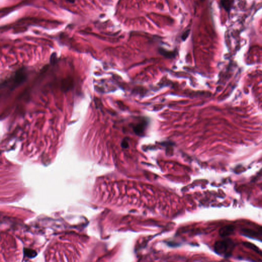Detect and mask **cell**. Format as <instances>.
<instances>
[{
  "instance_id": "obj_4",
  "label": "cell",
  "mask_w": 262,
  "mask_h": 262,
  "mask_svg": "<svg viewBox=\"0 0 262 262\" xmlns=\"http://www.w3.org/2000/svg\"><path fill=\"white\" fill-rule=\"evenodd\" d=\"M233 0H221V4L223 8L228 13H229L233 6Z\"/></svg>"
},
{
  "instance_id": "obj_2",
  "label": "cell",
  "mask_w": 262,
  "mask_h": 262,
  "mask_svg": "<svg viewBox=\"0 0 262 262\" xmlns=\"http://www.w3.org/2000/svg\"><path fill=\"white\" fill-rule=\"evenodd\" d=\"M148 125V121L146 120H144L138 123L133 127L134 132L137 135L143 136L145 132V128Z\"/></svg>"
},
{
  "instance_id": "obj_6",
  "label": "cell",
  "mask_w": 262,
  "mask_h": 262,
  "mask_svg": "<svg viewBox=\"0 0 262 262\" xmlns=\"http://www.w3.org/2000/svg\"><path fill=\"white\" fill-rule=\"evenodd\" d=\"M160 53L164 55V57L169 58H174L176 56V53L175 52H171V51H167L162 48H160L159 49Z\"/></svg>"
},
{
  "instance_id": "obj_7",
  "label": "cell",
  "mask_w": 262,
  "mask_h": 262,
  "mask_svg": "<svg viewBox=\"0 0 262 262\" xmlns=\"http://www.w3.org/2000/svg\"><path fill=\"white\" fill-rule=\"evenodd\" d=\"M243 245H244L246 247H247V248H249V249H250L254 251L255 252L258 253V254H259L261 255V251L260 250L259 248H258V247H256L255 245H254V244L249 242L243 243Z\"/></svg>"
},
{
  "instance_id": "obj_3",
  "label": "cell",
  "mask_w": 262,
  "mask_h": 262,
  "mask_svg": "<svg viewBox=\"0 0 262 262\" xmlns=\"http://www.w3.org/2000/svg\"><path fill=\"white\" fill-rule=\"evenodd\" d=\"M235 228L233 225H227L222 227L219 230V234L222 238H225L234 234Z\"/></svg>"
},
{
  "instance_id": "obj_10",
  "label": "cell",
  "mask_w": 262,
  "mask_h": 262,
  "mask_svg": "<svg viewBox=\"0 0 262 262\" xmlns=\"http://www.w3.org/2000/svg\"><path fill=\"white\" fill-rule=\"evenodd\" d=\"M68 1L70 2H73L74 1H72V0H67Z\"/></svg>"
},
{
  "instance_id": "obj_8",
  "label": "cell",
  "mask_w": 262,
  "mask_h": 262,
  "mask_svg": "<svg viewBox=\"0 0 262 262\" xmlns=\"http://www.w3.org/2000/svg\"><path fill=\"white\" fill-rule=\"evenodd\" d=\"M190 30H187L186 31H185L184 33H183L182 36H181V38L183 41H185L187 39L188 37H189V34L190 33Z\"/></svg>"
},
{
  "instance_id": "obj_5",
  "label": "cell",
  "mask_w": 262,
  "mask_h": 262,
  "mask_svg": "<svg viewBox=\"0 0 262 262\" xmlns=\"http://www.w3.org/2000/svg\"><path fill=\"white\" fill-rule=\"evenodd\" d=\"M243 234L246 237L252 238V237H258L259 233L255 230L251 229H243L242 230Z\"/></svg>"
},
{
  "instance_id": "obj_1",
  "label": "cell",
  "mask_w": 262,
  "mask_h": 262,
  "mask_svg": "<svg viewBox=\"0 0 262 262\" xmlns=\"http://www.w3.org/2000/svg\"><path fill=\"white\" fill-rule=\"evenodd\" d=\"M234 246V241L227 239L216 242L214 245V251L219 255L228 258L232 254Z\"/></svg>"
},
{
  "instance_id": "obj_9",
  "label": "cell",
  "mask_w": 262,
  "mask_h": 262,
  "mask_svg": "<svg viewBox=\"0 0 262 262\" xmlns=\"http://www.w3.org/2000/svg\"><path fill=\"white\" fill-rule=\"evenodd\" d=\"M121 146L123 147V148H127L128 147V144L127 143V141L124 140H123V142L121 143Z\"/></svg>"
}]
</instances>
